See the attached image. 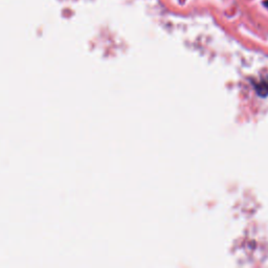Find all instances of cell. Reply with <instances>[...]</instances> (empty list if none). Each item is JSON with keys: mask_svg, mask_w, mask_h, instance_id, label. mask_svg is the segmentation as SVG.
<instances>
[{"mask_svg": "<svg viewBox=\"0 0 268 268\" xmlns=\"http://www.w3.org/2000/svg\"><path fill=\"white\" fill-rule=\"evenodd\" d=\"M263 4H264V6L268 9V0H265V1L263 2Z\"/></svg>", "mask_w": 268, "mask_h": 268, "instance_id": "obj_1", "label": "cell"}]
</instances>
